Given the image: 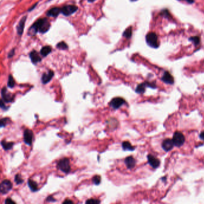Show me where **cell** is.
<instances>
[{
	"instance_id": "1",
	"label": "cell",
	"mask_w": 204,
	"mask_h": 204,
	"mask_svg": "<svg viewBox=\"0 0 204 204\" xmlns=\"http://www.w3.org/2000/svg\"><path fill=\"white\" fill-rule=\"evenodd\" d=\"M50 27V24L47 19H39L30 28L28 35L34 36L39 31L42 34L47 33Z\"/></svg>"
},
{
	"instance_id": "2",
	"label": "cell",
	"mask_w": 204,
	"mask_h": 204,
	"mask_svg": "<svg viewBox=\"0 0 204 204\" xmlns=\"http://www.w3.org/2000/svg\"><path fill=\"white\" fill-rule=\"evenodd\" d=\"M57 168L65 174L70 172L71 171L70 160L66 158L61 159L57 163Z\"/></svg>"
},
{
	"instance_id": "3",
	"label": "cell",
	"mask_w": 204,
	"mask_h": 204,
	"mask_svg": "<svg viewBox=\"0 0 204 204\" xmlns=\"http://www.w3.org/2000/svg\"><path fill=\"white\" fill-rule=\"evenodd\" d=\"M146 42L147 44L155 49H156L159 47V44L158 41V36L154 33H149L146 37Z\"/></svg>"
},
{
	"instance_id": "4",
	"label": "cell",
	"mask_w": 204,
	"mask_h": 204,
	"mask_svg": "<svg viewBox=\"0 0 204 204\" xmlns=\"http://www.w3.org/2000/svg\"><path fill=\"white\" fill-rule=\"evenodd\" d=\"M172 141L175 146L180 147L184 144L185 142V137L181 132L177 131L174 133Z\"/></svg>"
},
{
	"instance_id": "5",
	"label": "cell",
	"mask_w": 204,
	"mask_h": 204,
	"mask_svg": "<svg viewBox=\"0 0 204 204\" xmlns=\"http://www.w3.org/2000/svg\"><path fill=\"white\" fill-rule=\"evenodd\" d=\"M1 98L5 103H10L14 101V95L9 92L5 87L1 89Z\"/></svg>"
},
{
	"instance_id": "6",
	"label": "cell",
	"mask_w": 204,
	"mask_h": 204,
	"mask_svg": "<svg viewBox=\"0 0 204 204\" xmlns=\"http://www.w3.org/2000/svg\"><path fill=\"white\" fill-rule=\"evenodd\" d=\"M151 87L152 89H155L156 86L153 83H149V82H144L141 83L137 86L135 89V92L139 94H143L144 93L146 87Z\"/></svg>"
},
{
	"instance_id": "7",
	"label": "cell",
	"mask_w": 204,
	"mask_h": 204,
	"mask_svg": "<svg viewBox=\"0 0 204 204\" xmlns=\"http://www.w3.org/2000/svg\"><path fill=\"white\" fill-rule=\"evenodd\" d=\"M12 187V183L8 180H4L0 185V192L1 194H6L11 190Z\"/></svg>"
},
{
	"instance_id": "8",
	"label": "cell",
	"mask_w": 204,
	"mask_h": 204,
	"mask_svg": "<svg viewBox=\"0 0 204 204\" xmlns=\"http://www.w3.org/2000/svg\"><path fill=\"white\" fill-rule=\"evenodd\" d=\"M126 102L125 100L121 97H116L113 98L110 102V105L113 108L117 110L121 107Z\"/></svg>"
},
{
	"instance_id": "9",
	"label": "cell",
	"mask_w": 204,
	"mask_h": 204,
	"mask_svg": "<svg viewBox=\"0 0 204 204\" xmlns=\"http://www.w3.org/2000/svg\"><path fill=\"white\" fill-rule=\"evenodd\" d=\"M34 133L33 131L29 129L25 130L24 133V141L28 146H31L33 143Z\"/></svg>"
},
{
	"instance_id": "10",
	"label": "cell",
	"mask_w": 204,
	"mask_h": 204,
	"mask_svg": "<svg viewBox=\"0 0 204 204\" xmlns=\"http://www.w3.org/2000/svg\"><path fill=\"white\" fill-rule=\"evenodd\" d=\"M78 7L76 5H65L61 8V13L64 16H70L77 11Z\"/></svg>"
},
{
	"instance_id": "11",
	"label": "cell",
	"mask_w": 204,
	"mask_h": 204,
	"mask_svg": "<svg viewBox=\"0 0 204 204\" xmlns=\"http://www.w3.org/2000/svg\"><path fill=\"white\" fill-rule=\"evenodd\" d=\"M174 146V144L172 141V140L169 139V138L163 140L162 144V149L165 152H167L173 149Z\"/></svg>"
},
{
	"instance_id": "12",
	"label": "cell",
	"mask_w": 204,
	"mask_h": 204,
	"mask_svg": "<svg viewBox=\"0 0 204 204\" xmlns=\"http://www.w3.org/2000/svg\"><path fill=\"white\" fill-rule=\"evenodd\" d=\"M147 159H148V162L150 164V165L153 168H157L160 165V161L154 156L152 155H149L147 156Z\"/></svg>"
},
{
	"instance_id": "13",
	"label": "cell",
	"mask_w": 204,
	"mask_h": 204,
	"mask_svg": "<svg viewBox=\"0 0 204 204\" xmlns=\"http://www.w3.org/2000/svg\"><path fill=\"white\" fill-rule=\"evenodd\" d=\"M53 76H54V72L51 70H49L47 73H44L42 74L41 77V82L44 84H46L52 80Z\"/></svg>"
},
{
	"instance_id": "14",
	"label": "cell",
	"mask_w": 204,
	"mask_h": 204,
	"mask_svg": "<svg viewBox=\"0 0 204 204\" xmlns=\"http://www.w3.org/2000/svg\"><path fill=\"white\" fill-rule=\"evenodd\" d=\"M27 16H24L21 19L20 22H19V24L17 27V32L18 35H19V36H21L23 34L24 27H25V24L26 20H27Z\"/></svg>"
},
{
	"instance_id": "15",
	"label": "cell",
	"mask_w": 204,
	"mask_h": 204,
	"mask_svg": "<svg viewBox=\"0 0 204 204\" xmlns=\"http://www.w3.org/2000/svg\"><path fill=\"white\" fill-rule=\"evenodd\" d=\"M162 80L164 83L168 84H173L174 83V80L173 77L168 71H166L164 73L163 76L162 77Z\"/></svg>"
},
{
	"instance_id": "16",
	"label": "cell",
	"mask_w": 204,
	"mask_h": 204,
	"mask_svg": "<svg viewBox=\"0 0 204 204\" xmlns=\"http://www.w3.org/2000/svg\"><path fill=\"white\" fill-rule=\"evenodd\" d=\"M30 57L33 64H37L41 61V58L39 53L36 50H33L30 53Z\"/></svg>"
},
{
	"instance_id": "17",
	"label": "cell",
	"mask_w": 204,
	"mask_h": 204,
	"mask_svg": "<svg viewBox=\"0 0 204 204\" xmlns=\"http://www.w3.org/2000/svg\"><path fill=\"white\" fill-rule=\"evenodd\" d=\"M124 163L128 169H132L135 166L136 161L132 156H128L124 159Z\"/></svg>"
},
{
	"instance_id": "18",
	"label": "cell",
	"mask_w": 204,
	"mask_h": 204,
	"mask_svg": "<svg viewBox=\"0 0 204 204\" xmlns=\"http://www.w3.org/2000/svg\"><path fill=\"white\" fill-rule=\"evenodd\" d=\"M61 13V8L59 7H54L51 8L47 13V15L50 17H57Z\"/></svg>"
},
{
	"instance_id": "19",
	"label": "cell",
	"mask_w": 204,
	"mask_h": 204,
	"mask_svg": "<svg viewBox=\"0 0 204 204\" xmlns=\"http://www.w3.org/2000/svg\"><path fill=\"white\" fill-rule=\"evenodd\" d=\"M1 146L3 148V149L5 151L9 150L10 149H12L13 145H14V143L13 142H7L5 140H2L1 141Z\"/></svg>"
},
{
	"instance_id": "20",
	"label": "cell",
	"mask_w": 204,
	"mask_h": 204,
	"mask_svg": "<svg viewBox=\"0 0 204 204\" xmlns=\"http://www.w3.org/2000/svg\"><path fill=\"white\" fill-rule=\"evenodd\" d=\"M28 186L30 189H31L32 192H37L39 190L38 184L36 181L31 179H29L28 181Z\"/></svg>"
},
{
	"instance_id": "21",
	"label": "cell",
	"mask_w": 204,
	"mask_h": 204,
	"mask_svg": "<svg viewBox=\"0 0 204 204\" xmlns=\"http://www.w3.org/2000/svg\"><path fill=\"white\" fill-rule=\"evenodd\" d=\"M122 146L123 150L124 151H133L135 150V147L132 146L131 144L128 141L123 142Z\"/></svg>"
},
{
	"instance_id": "22",
	"label": "cell",
	"mask_w": 204,
	"mask_h": 204,
	"mask_svg": "<svg viewBox=\"0 0 204 204\" xmlns=\"http://www.w3.org/2000/svg\"><path fill=\"white\" fill-rule=\"evenodd\" d=\"M51 52H52L51 47H50L49 46H46L41 49L40 53H41L42 56H43L44 57H46L48 55H49Z\"/></svg>"
},
{
	"instance_id": "23",
	"label": "cell",
	"mask_w": 204,
	"mask_h": 204,
	"mask_svg": "<svg viewBox=\"0 0 204 204\" xmlns=\"http://www.w3.org/2000/svg\"><path fill=\"white\" fill-rule=\"evenodd\" d=\"M132 28L129 27L128 28H127L123 33V36L126 39H129L131 36H132Z\"/></svg>"
},
{
	"instance_id": "24",
	"label": "cell",
	"mask_w": 204,
	"mask_h": 204,
	"mask_svg": "<svg viewBox=\"0 0 204 204\" xmlns=\"http://www.w3.org/2000/svg\"><path fill=\"white\" fill-rule=\"evenodd\" d=\"M7 85L8 87L10 88H13L14 87V85H15V82L14 80L12 77L11 75H10L8 76V83H7Z\"/></svg>"
},
{
	"instance_id": "25",
	"label": "cell",
	"mask_w": 204,
	"mask_h": 204,
	"mask_svg": "<svg viewBox=\"0 0 204 204\" xmlns=\"http://www.w3.org/2000/svg\"><path fill=\"white\" fill-rule=\"evenodd\" d=\"M14 181L17 184H21L24 183V180L20 174H16L14 177Z\"/></svg>"
},
{
	"instance_id": "26",
	"label": "cell",
	"mask_w": 204,
	"mask_h": 204,
	"mask_svg": "<svg viewBox=\"0 0 204 204\" xmlns=\"http://www.w3.org/2000/svg\"><path fill=\"white\" fill-rule=\"evenodd\" d=\"M56 47H57L59 49H61V50H67V49H68V46L67 45V44H66L65 42H64V41H62V42H59V43L57 44Z\"/></svg>"
},
{
	"instance_id": "27",
	"label": "cell",
	"mask_w": 204,
	"mask_h": 204,
	"mask_svg": "<svg viewBox=\"0 0 204 204\" xmlns=\"http://www.w3.org/2000/svg\"><path fill=\"white\" fill-rule=\"evenodd\" d=\"M101 178L99 175H95L93 178H92V182L95 184V185H98L100 184L101 183Z\"/></svg>"
},
{
	"instance_id": "28",
	"label": "cell",
	"mask_w": 204,
	"mask_h": 204,
	"mask_svg": "<svg viewBox=\"0 0 204 204\" xmlns=\"http://www.w3.org/2000/svg\"><path fill=\"white\" fill-rule=\"evenodd\" d=\"M10 119L8 118H3L1 119V127H3L5 126L9 122H10Z\"/></svg>"
},
{
	"instance_id": "29",
	"label": "cell",
	"mask_w": 204,
	"mask_h": 204,
	"mask_svg": "<svg viewBox=\"0 0 204 204\" xmlns=\"http://www.w3.org/2000/svg\"><path fill=\"white\" fill-rule=\"evenodd\" d=\"M189 40L192 41V42H193V44H195V46H197V45L199 44V43H200V38L197 37V36L190 37L189 39Z\"/></svg>"
},
{
	"instance_id": "30",
	"label": "cell",
	"mask_w": 204,
	"mask_h": 204,
	"mask_svg": "<svg viewBox=\"0 0 204 204\" xmlns=\"http://www.w3.org/2000/svg\"><path fill=\"white\" fill-rule=\"evenodd\" d=\"M100 201L95 199H89L86 201V204H99Z\"/></svg>"
},
{
	"instance_id": "31",
	"label": "cell",
	"mask_w": 204,
	"mask_h": 204,
	"mask_svg": "<svg viewBox=\"0 0 204 204\" xmlns=\"http://www.w3.org/2000/svg\"><path fill=\"white\" fill-rule=\"evenodd\" d=\"M1 109L5 110H7L8 109V107H6L5 105V102H4V101L2 99H1Z\"/></svg>"
},
{
	"instance_id": "32",
	"label": "cell",
	"mask_w": 204,
	"mask_h": 204,
	"mask_svg": "<svg viewBox=\"0 0 204 204\" xmlns=\"http://www.w3.org/2000/svg\"><path fill=\"white\" fill-rule=\"evenodd\" d=\"M46 201L49 202H56V199L52 196H49L46 198Z\"/></svg>"
},
{
	"instance_id": "33",
	"label": "cell",
	"mask_w": 204,
	"mask_h": 204,
	"mask_svg": "<svg viewBox=\"0 0 204 204\" xmlns=\"http://www.w3.org/2000/svg\"><path fill=\"white\" fill-rule=\"evenodd\" d=\"M5 204H16L14 201H13L11 198H7L5 201Z\"/></svg>"
},
{
	"instance_id": "34",
	"label": "cell",
	"mask_w": 204,
	"mask_h": 204,
	"mask_svg": "<svg viewBox=\"0 0 204 204\" xmlns=\"http://www.w3.org/2000/svg\"><path fill=\"white\" fill-rule=\"evenodd\" d=\"M14 52H15V49H12V50L9 52V53H8V58H10L13 57V55H14Z\"/></svg>"
},
{
	"instance_id": "35",
	"label": "cell",
	"mask_w": 204,
	"mask_h": 204,
	"mask_svg": "<svg viewBox=\"0 0 204 204\" xmlns=\"http://www.w3.org/2000/svg\"><path fill=\"white\" fill-rule=\"evenodd\" d=\"M63 204H73V202L70 199H66L63 202Z\"/></svg>"
},
{
	"instance_id": "36",
	"label": "cell",
	"mask_w": 204,
	"mask_h": 204,
	"mask_svg": "<svg viewBox=\"0 0 204 204\" xmlns=\"http://www.w3.org/2000/svg\"><path fill=\"white\" fill-rule=\"evenodd\" d=\"M199 137H200V138H201V140H204V131H202V132L200 133Z\"/></svg>"
},
{
	"instance_id": "37",
	"label": "cell",
	"mask_w": 204,
	"mask_h": 204,
	"mask_svg": "<svg viewBox=\"0 0 204 204\" xmlns=\"http://www.w3.org/2000/svg\"><path fill=\"white\" fill-rule=\"evenodd\" d=\"M88 1V2H94L95 1H96V0H87Z\"/></svg>"
},
{
	"instance_id": "38",
	"label": "cell",
	"mask_w": 204,
	"mask_h": 204,
	"mask_svg": "<svg viewBox=\"0 0 204 204\" xmlns=\"http://www.w3.org/2000/svg\"><path fill=\"white\" fill-rule=\"evenodd\" d=\"M180 1H181V0H180ZM185 1H187V0H185Z\"/></svg>"
}]
</instances>
